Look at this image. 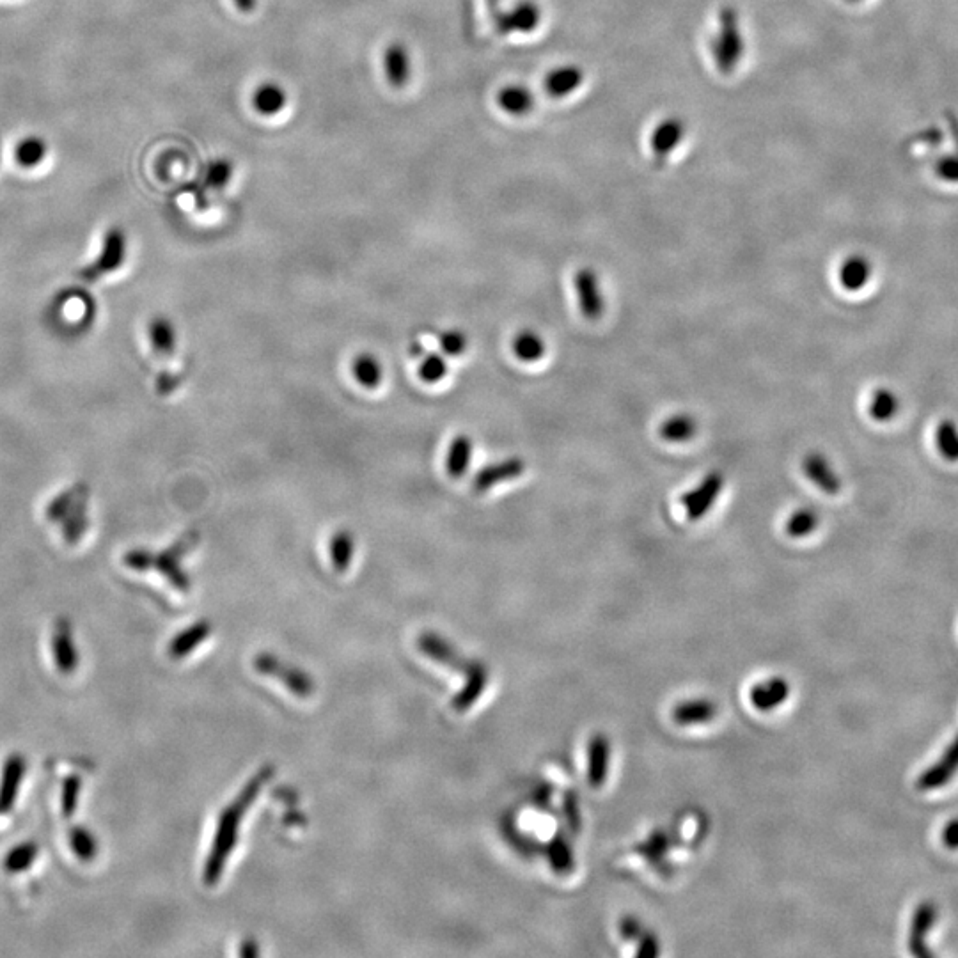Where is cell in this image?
Segmentation results:
<instances>
[{
  "label": "cell",
  "mask_w": 958,
  "mask_h": 958,
  "mask_svg": "<svg viewBox=\"0 0 958 958\" xmlns=\"http://www.w3.org/2000/svg\"><path fill=\"white\" fill-rule=\"evenodd\" d=\"M89 490L86 485L77 483L70 488H64L63 492L55 494L47 510V517L50 524L61 527V534L68 543H77L82 540L89 527Z\"/></svg>",
  "instance_id": "6da1fadb"
},
{
  "label": "cell",
  "mask_w": 958,
  "mask_h": 958,
  "mask_svg": "<svg viewBox=\"0 0 958 958\" xmlns=\"http://www.w3.org/2000/svg\"><path fill=\"white\" fill-rule=\"evenodd\" d=\"M715 68L723 75H731L739 70L746 55V34L735 6H723L717 16V31L710 45Z\"/></svg>",
  "instance_id": "7a4b0ae2"
},
{
  "label": "cell",
  "mask_w": 958,
  "mask_h": 958,
  "mask_svg": "<svg viewBox=\"0 0 958 958\" xmlns=\"http://www.w3.org/2000/svg\"><path fill=\"white\" fill-rule=\"evenodd\" d=\"M50 316L57 329L77 334L95 323V300L84 290H63L52 300Z\"/></svg>",
  "instance_id": "3957f363"
},
{
  "label": "cell",
  "mask_w": 958,
  "mask_h": 958,
  "mask_svg": "<svg viewBox=\"0 0 958 958\" xmlns=\"http://www.w3.org/2000/svg\"><path fill=\"white\" fill-rule=\"evenodd\" d=\"M126 258V238L125 233L118 228H112L107 231L105 240H103L102 252L98 254L89 267L80 272V279L86 283H98L103 277L118 272L123 267Z\"/></svg>",
  "instance_id": "277c9868"
},
{
  "label": "cell",
  "mask_w": 958,
  "mask_h": 958,
  "mask_svg": "<svg viewBox=\"0 0 958 958\" xmlns=\"http://www.w3.org/2000/svg\"><path fill=\"white\" fill-rule=\"evenodd\" d=\"M724 476L719 471L708 472L698 487L691 488L680 497L689 520H701L714 508L715 501L723 492Z\"/></svg>",
  "instance_id": "5b68a950"
},
{
  "label": "cell",
  "mask_w": 958,
  "mask_h": 958,
  "mask_svg": "<svg viewBox=\"0 0 958 958\" xmlns=\"http://www.w3.org/2000/svg\"><path fill=\"white\" fill-rule=\"evenodd\" d=\"M685 135H687V125L684 119L675 118V116L662 119L650 135V151L655 162L657 164L666 162L684 144Z\"/></svg>",
  "instance_id": "8992f818"
},
{
  "label": "cell",
  "mask_w": 958,
  "mask_h": 958,
  "mask_svg": "<svg viewBox=\"0 0 958 958\" xmlns=\"http://www.w3.org/2000/svg\"><path fill=\"white\" fill-rule=\"evenodd\" d=\"M575 295L579 300V309L588 320H598L604 315L605 300L600 279L595 270L581 268L574 279Z\"/></svg>",
  "instance_id": "52a82bcc"
},
{
  "label": "cell",
  "mask_w": 958,
  "mask_h": 958,
  "mask_svg": "<svg viewBox=\"0 0 958 958\" xmlns=\"http://www.w3.org/2000/svg\"><path fill=\"white\" fill-rule=\"evenodd\" d=\"M542 8L533 0H522L499 16L497 29L506 36L531 34L542 25Z\"/></svg>",
  "instance_id": "ba28073f"
},
{
  "label": "cell",
  "mask_w": 958,
  "mask_h": 958,
  "mask_svg": "<svg viewBox=\"0 0 958 958\" xmlns=\"http://www.w3.org/2000/svg\"><path fill=\"white\" fill-rule=\"evenodd\" d=\"M524 472H526V462L519 456H511V458L479 469L478 474L474 476L472 485H474V490L478 494H485L497 485H503L506 481L519 479Z\"/></svg>",
  "instance_id": "9c48e42d"
},
{
  "label": "cell",
  "mask_w": 958,
  "mask_h": 958,
  "mask_svg": "<svg viewBox=\"0 0 958 958\" xmlns=\"http://www.w3.org/2000/svg\"><path fill=\"white\" fill-rule=\"evenodd\" d=\"M937 907L932 902H923L919 904L918 909L912 916L911 930H909V951L912 957L928 958L934 957L927 944V937L930 930L937 921Z\"/></svg>",
  "instance_id": "30bf717a"
},
{
  "label": "cell",
  "mask_w": 958,
  "mask_h": 958,
  "mask_svg": "<svg viewBox=\"0 0 958 958\" xmlns=\"http://www.w3.org/2000/svg\"><path fill=\"white\" fill-rule=\"evenodd\" d=\"M957 772L958 735L957 739L953 740L950 746H948V749L944 751L941 760L934 763L932 767H928V769L919 776L918 781H916V786H918V790H923V792L939 790V788H943L946 783H950L951 779L955 778Z\"/></svg>",
  "instance_id": "8fae6325"
},
{
  "label": "cell",
  "mask_w": 958,
  "mask_h": 958,
  "mask_svg": "<svg viewBox=\"0 0 958 958\" xmlns=\"http://www.w3.org/2000/svg\"><path fill=\"white\" fill-rule=\"evenodd\" d=\"M802 471L815 487L827 495L840 494L841 478L822 453H809L802 460Z\"/></svg>",
  "instance_id": "7c38bea8"
},
{
  "label": "cell",
  "mask_w": 958,
  "mask_h": 958,
  "mask_svg": "<svg viewBox=\"0 0 958 958\" xmlns=\"http://www.w3.org/2000/svg\"><path fill=\"white\" fill-rule=\"evenodd\" d=\"M385 79L396 87L407 86L412 77V59H410L409 48L405 47L400 41H394L389 47L385 48L384 54Z\"/></svg>",
  "instance_id": "4fadbf2b"
},
{
  "label": "cell",
  "mask_w": 958,
  "mask_h": 958,
  "mask_svg": "<svg viewBox=\"0 0 958 958\" xmlns=\"http://www.w3.org/2000/svg\"><path fill=\"white\" fill-rule=\"evenodd\" d=\"M584 84V71L575 64H565L550 71L545 79V89L552 98H568L574 95Z\"/></svg>",
  "instance_id": "5bb4252c"
},
{
  "label": "cell",
  "mask_w": 958,
  "mask_h": 958,
  "mask_svg": "<svg viewBox=\"0 0 958 958\" xmlns=\"http://www.w3.org/2000/svg\"><path fill=\"white\" fill-rule=\"evenodd\" d=\"M286 105H288V93L277 82H263L252 93V109L265 118L281 114L286 109Z\"/></svg>",
  "instance_id": "9a60e30c"
},
{
  "label": "cell",
  "mask_w": 958,
  "mask_h": 958,
  "mask_svg": "<svg viewBox=\"0 0 958 958\" xmlns=\"http://www.w3.org/2000/svg\"><path fill=\"white\" fill-rule=\"evenodd\" d=\"M151 350L158 357H171L178 345V332L174 323L165 316H155L148 325Z\"/></svg>",
  "instance_id": "2e32d148"
},
{
  "label": "cell",
  "mask_w": 958,
  "mask_h": 958,
  "mask_svg": "<svg viewBox=\"0 0 958 958\" xmlns=\"http://www.w3.org/2000/svg\"><path fill=\"white\" fill-rule=\"evenodd\" d=\"M872 263L863 254H852L840 267V283L850 293L863 290L872 279Z\"/></svg>",
  "instance_id": "e0dca14e"
},
{
  "label": "cell",
  "mask_w": 958,
  "mask_h": 958,
  "mask_svg": "<svg viewBox=\"0 0 958 958\" xmlns=\"http://www.w3.org/2000/svg\"><path fill=\"white\" fill-rule=\"evenodd\" d=\"M497 103L506 114H510L513 118H522L533 112L534 96L531 89H527L526 86L510 84L497 93Z\"/></svg>",
  "instance_id": "ac0fdd59"
},
{
  "label": "cell",
  "mask_w": 958,
  "mask_h": 958,
  "mask_svg": "<svg viewBox=\"0 0 958 958\" xmlns=\"http://www.w3.org/2000/svg\"><path fill=\"white\" fill-rule=\"evenodd\" d=\"M474 442L469 435L460 433L451 439L446 453V471L451 478H462L471 467Z\"/></svg>",
  "instance_id": "d6986e66"
},
{
  "label": "cell",
  "mask_w": 958,
  "mask_h": 958,
  "mask_svg": "<svg viewBox=\"0 0 958 958\" xmlns=\"http://www.w3.org/2000/svg\"><path fill=\"white\" fill-rule=\"evenodd\" d=\"M384 366H382V361L378 359L377 355L370 354V352H362V354L354 357L352 361V377H354L355 382L364 387V389H377L384 382Z\"/></svg>",
  "instance_id": "ffe728a7"
},
{
  "label": "cell",
  "mask_w": 958,
  "mask_h": 958,
  "mask_svg": "<svg viewBox=\"0 0 958 958\" xmlns=\"http://www.w3.org/2000/svg\"><path fill=\"white\" fill-rule=\"evenodd\" d=\"M545 350H547L545 341L536 330H520L519 334L513 338V354L519 361L526 364L540 361L545 355Z\"/></svg>",
  "instance_id": "44dd1931"
},
{
  "label": "cell",
  "mask_w": 958,
  "mask_h": 958,
  "mask_svg": "<svg viewBox=\"0 0 958 958\" xmlns=\"http://www.w3.org/2000/svg\"><path fill=\"white\" fill-rule=\"evenodd\" d=\"M868 412H870L873 421H877V423H889V421H893V419L898 416V412H900V398H898V394L888 389V387L875 389V393H873L872 398H870Z\"/></svg>",
  "instance_id": "7402d4cb"
},
{
  "label": "cell",
  "mask_w": 958,
  "mask_h": 958,
  "mask_svg": "<svg viewBox=\"0 0 958 958\" xmlns=\"http://www.w3.org/2000/svg\"><path fill=\"white\" fill-rule=\"evenodd\" d=\"M698 432V425H696V419L689 416V414H676V416H671L660 425V437L668 442H673V444H680V442H687L691 440L694 435Z\"/></svg>",
  "instance_id": "603a6c76"
},
{
  "label": "cell",
  "mask_w": 958,
  "mask_h": 958,
  "mask_svg": "<svg viewBox=\"0 0 958 958\" xmlns=\"http://www.w3.org/2000/svg\"><path fill=\"white\" fill-rule=\"evenodd\" d=\"M935 448L944 460L957 464L958 462V425L953 419L941 421L934 433Z\"/></svg>",
  "instance_id": "cb8c5ba5"
},
{
  "label": "cell",
  "mask_w": 958,
  "mask_h": 958,
  "mask_svg": "<svg viewBox=\"0 0 958 958\" xmlns=\"http://www.w3.org/2000/svg\"><path fill=\"white\" fill-rule=\"evenodd\" d=\"M355 552V538L352 531L339 529L330 540V556L332 563L338 570H345L352 561Z\"/></svg>",
  "instance_id": "d4e9b609"
},
{
  "label": "cell",
  "mask_w": 958,
  "mask_h": 958,
  "mask_svg": "<svg viewBox=\"0 0 958 958\" xmlns=\"http://www.w3.org/2000/svg\"><path fill=\"white\" fill-rule=\"evenodd\" d=\"M818 522H820V517H818L817 511L811 510V508H801V510L794 511L790 515V519L786 522V533L790 534L792 538H804V536H809L817 529Z\"/></svg>",
  "instance_id": "484cf974"
},
{
  "label": "cell",
  "mask_w": 958,
  "mask_h": 958,
  "mask_svg": "<svg viewBox=\"0 0 958 958\" xmlns=\"http://www.w3.org/2000/svg\"><path fill=\"white\" fill-rule=\"evenodd\" d=\"M448 375V362L440 354H428L419 364V378L425 384H439Z\"/></svg>",
  "instance_id": "4316f807"
},
{
  "label": "cell",
  "mask_w": 958,
  "mask_h": 958,
  "mask_svg": "<svg viewBox=\"0 0 958 958\" xmlns=\"http://www.w3.org/2000/svg\"><path fill=\"white\" fill-rule=\"evenodd\" d=\"M45 155H47V146L38 137L25 139L24 142H20V146L16 150V160L22 167H36L45 158Z\"/></svg>",
  "instance_id": "83f0119b"
},
{
  "label": "cell",
  "mask_w": 958,
  "mask_h": 958,
  "mask_svg": "<svg viewBox=\"0 0 958 958\" xmlns=\"http://www.w3.org/2000/svg\"><path fill=\"white\" fill-rule=\"evenodd\" d=\"M233 171H235V167H233L231 160H226V158L213 160L212 164L206 167V185L215 190L224 189L233 178Z\"/></svg>",
  "instance_id": "f1b7e54d"
},
{
  "label": "cell",
  "mask_w": 958,
  "mask_h": 958,
  "mask_svg": "<svg viewBox=\"0 0 958 958\" xmlns=\"http://www.w3.org/2000/svg\"><path fill=\"white\" fill-rule=\"evenodd\" d=\"M439 343L442 352L446 355H451V357H458V355L465 354L467 348H469V338H467V334H465L464 330L460 329H449L446 330V332H442Z\"/></svg>",
  "instance_id": "f546056e"
},
{
  "label": "cell",
  "mask_w": 958,
  "mask_h": 958,
  "mask_svg": "<svg viewBox=\"0 0 958 958\" xmlns=\"http://www.w3.org/2000/svg\"><path fill=\"white\" fill-rule=\"evenodd\" d=\"M34 857H36V847H32V843H25L22 847H16L9 852V856L6 857V868L9 872H20L25 866H31Z\"/></svg>",
  "instance_id": "4dcf8cb0"
},
{
  "label": "cell",
  "mask_w": 958,
  "mask_h": 958,
  "mask_svg": "<svg viewBox=\"0 0 958 958\" xmlns=\"http://www.w3.org/2000/svg\"><path fill=\"white\" fill-rule=\"evenodd\" d=\"M55 652H57V659H59L61 668H73V666H75L77 657H75L73 643H71L68 634H64V636H59L55 639Z\"/></svg>",
  "instance_id": "1f68e13d"
},
{
  "label": "cell",
  "mask_w": 958,
  "mask_h": 958,
  "mask_svg": "<svg viewBox=\"0 0 958 958\" xmlns=\"http://www.w3.org/2000/svg\"><path fill=\"white\" fill-rule=\"evenodd\" d=\"M937 174L941 176V180L958 183V151L937 162Z\"/></svg>",
  "instance_id": "d6a6232c"
},
{
  "label": "cell",
  "mask_w": 958,
  "mask_h": 958,
  "mask_svg": "<svg viewBox=\"0 0 958 958\" xmlns=\"http://www.w3.org/2000/svg\"><path fill=\"white\" fill-rule=\"evenodd\" d=\"M943 843L946 849L958 850V818L946 824L943 831Z\"/></svg>",
  "instance_id": "836d02e7"
},
{
  "label": "cell",
  "mask_w": 958,
  "mask_h": 958,
  "mask_svg": "<svg viewBox=\"0 0 958 958\" xmlns=\"http://www.w3.org/2000/svg\"><path fill=\"white\" fill-rule=\"evenodd\" d=\"M73 845H75V850L77 854H80L82 857H89L93 852H95V847H93V841L89 840V834L84 831V833H79L75 836L73 840Z\"/></svg>",
  "instance_id": "e575fe53"
},
{
  "label": "cell",
  "mask_w": 958,
  "mask_h": 958,
  "mask_svg": "<svg viewBox=\"0 0 958 958\" xmlns=\"http://www.w3.org/2000/svg\"><path fill=\"white\" fill-rule=\"evenodd\" d=\"M233 2H235L236 9L240 13H245V15H249L254 9L258 8V0H233Z\"/></svg>",
  "instance_id": "d590c367"
},
{
  "label": "cell",
  "mask_w": 958,
  "mask_h": 958,
  "mask_svg": "<svg viewBox=\"0 0 958 958\" xmlns=\"http://www.w3.org/2000/svg\"><path fill=\"white\" fill-rule=\"evenodd\" d=\"M849 2H861V0H849Z\"/></svg>",
  "instance_id": "8d00e7d4"
}]
</instances>
